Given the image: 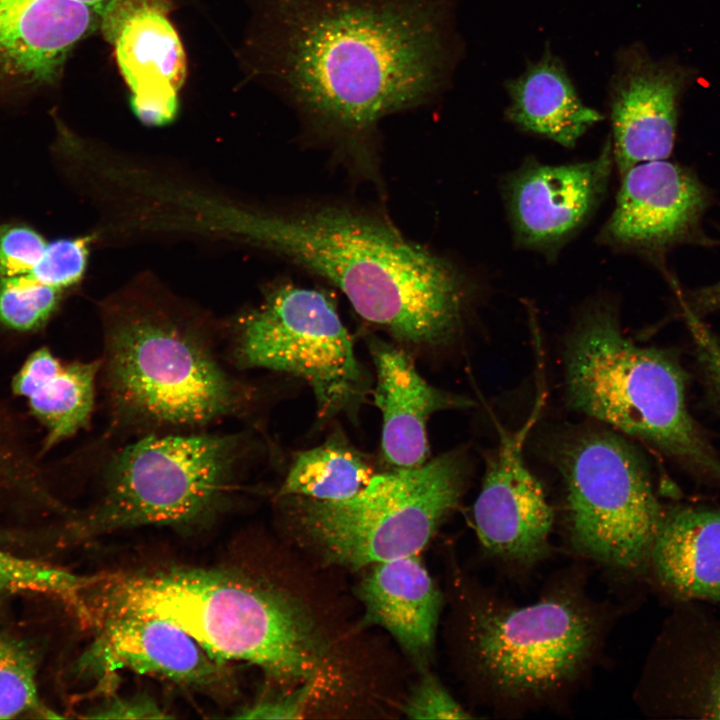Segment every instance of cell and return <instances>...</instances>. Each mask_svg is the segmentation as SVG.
<instances>
[{
  "label": "cell",
  "mask_w": 720,
  "mask_h": 720,
  "mask_svg": "<svg viewBox=\"0 0 720 720\" xmlns=\"http://www.w3.org/2000/svg\"><path fill=\"white\" fill-rule=\"evenodd\" d=\"M647 663L640 695L671 719H720V604L672 603Z\"/></svg>",
  "instance_id": "13"
},
{
  "label": "cell",
  "mask_w": 720,
  "mask_h": 720,
  "mask_svg": "<svg viewBox=\"0 0 720 720\" xmlns=\"http://www.w3.org/2000/svg\"><path fill=\"white\" fill-rule=\"evenodd\" d=\"M358 594L365 619L386 629L410 655L433 645L441 596L418 554L371 565Z\"/></svg>",
  "instance_id": "21"
},
{
  "label": "cell",
  "mask_w": 720,
  "mask_h": 720,
  "mask_svg": "<svg viewBox=\"0 0 720 720\" xmlns=\"http://www.w3.org/2000/svg\"><path fill=\"white\" fill-rule=\"evenodd\" d=\"M613 166L610 137L600 153L588 161L548 165L525 160L502 185L517 245L555 257L598 209Z\"/></svg>",
  "instance_id": "11"
},
{
  "label": "cell",
  "mask_w": 720,
  "mask_h": 720,
  "mask_svg": "<svg viewBox=\"0 0 720 720\" xmlns=\"http://www.w3.org/2000/svg\"><path fill=\"white\" fill-rule=\"evenodd\" d=\"M255 232L335 285L363 319L400 342L446 344L461 326L467 300L462 273L378 216L318 206L262 218Z\"/></svg>",
  "instance_id": "2"
},
{
  "label": "cell",
  "mask_w": 720,
  "mask_h": 720,
  "mask_svg": "<svg viewBox=\"0 0 720 720\" xmlns=\"http://www.w3.org/2000/svg\"><path fill=\"white\" fill-rule=\"evenodd\" d=\"M29 712L50 716L39 699L35 658L22 641L0 632V719Z\"/></svg>",
  "instance_id": "26"
},
{
  "label": "cell",
  "mask_w": 720,
  "mask_h": 720,
  "mask_svg": "<svg viewBox=\"0 0 720 720\" xmlns=\"http://www.w3.org/2000/svg\"><path fill=\"white\" fill-rule=\"evenodd\" d=\"M90 236L60 239L46 245L30 275L40 283L66 288L77 283L86 268Z\"/></svg>",
  "instance_id": "28"
},
{
  "label": "cell",
  "mask_w": 720,
  "mask_h": 720,
  "mask_svg": "<svg viewBox=\"0 0 720 720\" xmlns=\"http://www.w3.org/2000/svg\"><path fill=\"white\" fill-rule=\"evenodd\" d=\"M312 690L313 684L307 682L294 694L263 699L242 710L236 717L247 719L301 718Z\"/></svg>",
  "instance_id": "31"
},
{
  "label": "cell",
  "mask_w": 720,
  "mask_h": 720,
  "mask_svg": "<svg viewBox=\"0 0 720 720\" xmlns=\"http://www.w3.org/2000/svg\"><path fill=\"white\" fill-rule=\"evenodd\" d=\"M648 571L671 604H720V508H666Z\"/></svg>",
  "instance_id": "20"
},
{
  "label": "cell",
  "mask_w": 720,
  "mask_h": 720,
  "mask_svg": "<svg viewBox=\"0 0 720 720\" xmlns=\"http://www.w3.org/2000/svg\"><path fill=\"white\" fill-rule=\"evenodd\" d=\"M376 368L375 404L383 418L381 448L395 468H412L427 461V421L435 412L472 406L468 398L430 385L401 348L380 339L369 341Z\"/></svg>",
  "instance_id": "18"
},
{
  "label": "cell",
  "mask_w": 720,
  "mask_h": 720,
  "mask_svg": "<svg viewBox=\"0 0 720 720\" xmlns=\"http://www.w3.org/2000/svg\"><path fill=\"white\" fill-rule=\"evenodd\" d=\"M373 476L367 458L335 431L322 444L295 456L277 496L341 500L356 494Z\"/></svg>",
  "instance_id": "24"
},
{
  "label": "cell",
  "mask_w": 720,
  "mask_h": 720,
  "mask_svg": "<svg viewBox=\"0 0 720 720\" xmlns=\"http://www.w3.org/2000/svg\"><path fill=\"white\" fill-rule=\"evenodd\" d=\"M257 72L310 129L361 144L448 88L457 0H258Z\"/></svg>",
  "instance_id": "1"
},
{
  "label": "cell",
  "mask_w": 720,
  "mask_h": 720,
  "mask_svg": "<svg viewBox=\"0 0 720 720\" xmlns=\"http://www.w3.org/2000/svg\"><path fill=\"white\" fill-rule=\"evenodd\" d=\"M47 243L26 226H8L0 230V277L30 274L41 259Z\"/></svg>",
  "instance_id": "29"
},
{
  "label": "cell",
  "mask_w": 720,
  "mask_h": 720,
  "mask_svg": "<svg viewBox=\"0 0 720 720\" xmlns=\"http://www.w3.org/2000/svg\"><path fill=\"white\" fill-rule=\"evenodd\" d=\"M693 74L672 58L654 59L638 43L618 52L609 84V137L620 175L638 163L670 157L680 101Z\"/></svg>",
  "instance_id": "15"
},
{
  "label": "cell",
  "mask_w": 720,
  "mask_h": 720,
  "mask_svg": "<svg viewBox=\"0 0 720 720\" xmlns=\"http://www.w3.org/2000/svg\"><path fill=\"white\" fill-rule=\"evenodd\" d=\"M96 16L77 0H0V78L55 81Z\"/></svg>",
  "instance_id": "19"
},
{
  "label": "cell",
  "mask_w": 720,
  "mask_h": 720,
  "mask_svg": "<svg viewBox=\"0 0 720 720\" xmlns=\"http://www.w3.org/2000/svg\"><path fill=\"white\" fill-rule=\"evenodd\" d=\"M680 300L692 310L704 312L720 309V280L712 285L692 291L689 297L681 295Z\"/></svg>",
  "instance_id": "34"
},
{
  "label": "cell",
  "mask_w": 720,
  "mask_h": 720,
  "mask_svg": "<svg viewBox=\"0 0 720 720\" xmlns=\"http://www.w3.org/2000/svg\"><path fill=\"white\" fill-rule=\"evenodd\" d=\"M565 381L577 411L720 478V462L688 412L680 367L627 338L612 306L583 314L568 343Z\"/></svg>",
  "instance_id": "5"
},
{
  "label": "cell",
  "mask_w": 720,
  "mask_h": 720,
  "mask_svg": "<svg viewBox=\"0 0 720 720\" xmlns=\"http://www.w3.org/2000/svg\"><path fill=\"white\" fill-rule=\"evenodd\" d=\"M168 10L167 0H115L101 17L131 109L148 126L175 119L186 77L185 51Z\"/></svg>",
  "instance_id": "16"
},
{
  "label": "cell",
  "mask_w": 720,
  "mask_h": 720,
  "mask_svg": "<svg viewBox=\"0 0 720 720\" xmlns=\"http://www.w3.org/2000/svg\"><path fill=\"white\" fill-rule=\"evenodd\" d=\"M536 400L518 430L502 433L488 458L473 508L482 546L497 558L521 565L533 564L546 555L554 521L553 508L523 457L525 440L543 407V397Z\"/></svg>",
  "instance_id": "14"
},
{
  "label": "cell",
  "mask_w": 720,
  "mask_h": 720,
  "mask_svg": "<svg viewBox=\"0 0 720 720\" xmlns=\"http://www.w3.org/2000/svg\"><path fill=\"white\" fill-rule=\"evenodd\" d=\"M84 599L96 621L119 615L161 618L188 633L220 663L261 668L283 684L314 678L323 648L295 601L248 577L173 568L91 579Z\"/></svg>",
  "instance_id": "3"
},
{
  "label": "cell",
  "mask_w": 720,
  "mask_h": 720,
  "mask_svg": "<svg viewBox=\"0 0 720 720\" xmlns=\"http://www.w3.org/2000/svg\"><path fill=\"white\" fill-rule=\"evenodd\" d=\"M230 346L239 369H267L305 380L320 418L356 410L368 392L352 337L320 290L291 283L273 287L239 317Z\"/></svg>",
  "instance_id": "8"
},
{
  "label": "cell",
  "mask_w": 720,
  "mask_h": 720,
  "mask_svg": "<svg viewBox=\"0 0 720 720\" xmlns=\"http://www.w3.org/2000/svg\"><path fill=\"white\" fill-rule=\"evenodd\" d=\"M683 315L699 357L720 394V339L698 318L697 314L681 302Z\"/></svg>",
  "instance_id": "33"
},
{
  "label": "cell",
  "mask_w": 720,
  "mask_h": 720,
  "mask_svg": "<svg viewBox=\"0 0 720 720\" xmlns=\"http://www.w3.org/2000/svg\"><path fill=\"white\" fill-rule=\"evenodd\" d=\"M199 320L160 297L105 308L100 371L115 422L142 433L203 430L249 410L255 390L225 367Z\"/></svg>",
  "instance_id": "4"
},
{
  "label": "cell",
  "mask_w": 720,
  "mask_h": 720,
  "mask_svg": "<svg viewBox=\"0 0 720 720\" xmlns=\"http://www.w3.org/2000/svg\"><path fill=\"white\" fill-rule=\"evenodd\" d=\"M98 632L77 667L96 680L128 671L184 684L209 685L221 676L222 663L188 633L161 618L119 615L99 620Z\"/></svg>",
  "instance_id": "17"
},
{
  "label": "cell",
  "mask_w": 720,
  "mask_h": 720,
  "mask_svg": "<svg viewBox=\"0 0 720 720\" xmlns=\"http://www.w3.org/2000/svg\"><path fill=\"white\" fill-rule=\"evenodd\" d=\"M561 463L574 548L617 569L648 571L666 508L637 452L615 434L594 432L569 444Z\"/></svg>",
  "instance_id": "9"
},
{
  "label": "cell",
  "mask_w": 720,
  "mask_h": 720,
  "mask_svg": "<svg viewBox=\"0 0 720 720\" xmlns=\"http://www.w3.org/2000/svg\"><path fill=\"white\" fill-rule=\"evenodd\" d=\"M620 176L599 243L657 260L676 245L706 242L701 221L711 196L693 170L662 159L638 163Z\"/></svg>",
  "instance_id": "12"
},
{
  "label": "cell",
  "mask_w": 720,
  "mask_h": 720,
  "mask_svg": "<svg viewBox=\"0 0 720 720\" xmlns=\"http://www.w3.org/2000/svg\"><path fill=\"white\" fill-rule=\"evenodd\" d=\"M88 579L39 561L15 556L0 549V596L44 594L81 604Z\"/></svg>",
  "instance_id": "25"
},
{
  "label": "cell",
  "mask_w": 720,
  "mask_h": 720,
  "mask_svg": "<svg viewBox=\"0 0 720 720\" xmlns=\"http://www.w3.org/2000/svg\"><path fill=\"white\" fill-rule=\"evenodd\" d=\"M410 719H467L471 715L431 675L413 689L403 706Z\"/></svg>",
  "instance_id": "30"
},
{
  "label": "cell",
  "mask_w": 720,
  "mask_h": 720,
  "mask_svg": "<svg viewBox=\"0 0 720 720\" xmlns=\"http://www.w3.org/2000/svg\"><path fill=\"white\" fill-rule=\"evenodd\" d=\"M247 444L243 434L207 429L142 433L108 458L85 529L100 534L207 517L236 487Z\"/></svg>",
  "instance_id": "6"
},
{
  "label": "cell",
  "mask_w": 720,
  "mask_h": 720,
  "mask_svg": "<svg viewBox=\"0 0 720 720\" xmlns=\"http://www.w3.org/2000/svg\"><path fill=\"white\" fill-rule=\"evenodd\" d=\"M60 290L38 282L30 274L0 277V322L17 331L40 327L55 311Z\"/></svg>",
  "instance_id": "27"
},
{
  "label": "cell",
  "mask_w": 720,
  "mask_h": 720,
  "mask_svg": "<svg viewBox=\"0 0 720 720\" xmlns=\"http://www.w3.org/2000/svg\"><path fill=\"white\" fill-rule=\"evenodd\" d=\"M90 718L99 719H159L170 716L146 696L113 697L92 710Z\"/></svg>",
  "instance_id": "32"
},
{
  "label": "cell",
  "mask_w": 720,
  "mask_h": 720,
  "mask_svg": "<svg viewBox=\"0 0 720 720\" xmlns=\"http://www.w3.org/2000/svg\"><path fill=\"white\" fill-rule=\"evenodd\" d=\"M468 472L460 450L374 475L341 500L289 496L298 526L328 562L352 569L418 554L452 512Z\"/></svg>",
  "instance_id": "7"
},
{
  "label": "cell",
  "mask_w": 720,
  "mask_h": 720,
  "mask_svg": "<svg viewBox=\"0 0 720 720\" xmlns=\"http://www.w3.org/2000/svg\"><path fill=\"white\" fill-rule=\"evenodd\" d=\"M101 360L65 361L49 348L33 351L12 379L45 431L41 454L74 436L90 421Z\"/></svg>",
  "instance_id": "22"
},
{
  "label": "cell",
  "mask_w": 720,
  "mask_h": 720,
  "mask_svg": "<svg viewBox=\"0 0 720 720\" xmlns=\"http://www.w3.org/2000/svg\"><path fill=\"white\" fill-rule=\"evenodd\" d=\"M470 632L480 678L497 696L524 701L576 680L592 659L600 626L582 601L556 593L522 607L485 604Z\"/></svg>",
  "instance_id": "10"
},
{
  "label": "cell",
  "mask_w": 720,
  "mask_h": 720,
  "mask_svg": "<svg viewBox=\"0 0 720 720\" xmlns=\"http://www.w3.org/2000/svg\"><path fill=\"white\" fill-rule=\"evenodd\" d=\"M506 118L522 131L573 148L603 116L586 106L561 62L549 49L505 83Z\"/></svg>",
  "instance_id": "23"
}]
</instances>
